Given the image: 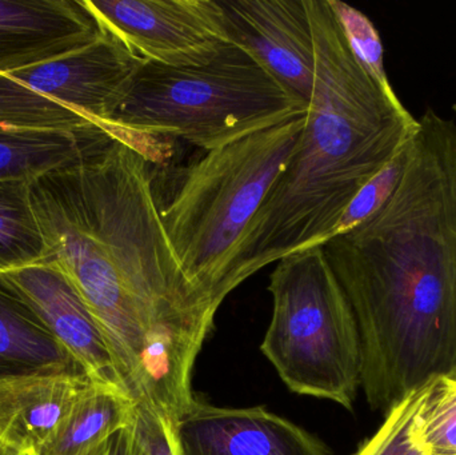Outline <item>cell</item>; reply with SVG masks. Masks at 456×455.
<instances>
[{
    "instance_id": "1",
    "label": "cell",
    "mask_w": 456,
    "mask_h": 455,
    "mask_svg": "<svg viewBox=\"0 0 456 455\" xmlns=\"http://www.w3.org/2000/svg\"><path fill=\"white\" fill-rule=\"evenodd\" d=\"M154 139L106 150L31 183L51 258L109 342L126 394L174 427L191 402L195 361L218 310L187 280L152 189Z\"/></svg>"
},
{
    "instance_id": "2",
    "label": "cell",
    "mask_w": 456,
    "mask_h": 455,
    "mask_svg": "<svg viewBox=\"0 0 456 455\" xmlns=\"http://www.w3.org/2000/svg\"><path fill=\"white\" fill-rule=\"evenodd\" d=\"M324 256L355 315L362 386L383 413L436 377L456 378V125L434 110L393 197Z\"/></svg>"
},
{
    "instance_id": "3",
    "label": "cell",
    "mask_w": 456,
    "mask_h": 455,
    "mask_svg": "<svg viewBox=\"0 0 456 455\" xmlns=\"http://www.w3.org/2000/svg\"><path fill=\"white\" fill-rule=\"evenodd\" d=\"M315 82L305 127L249 224L233 286L335 237L346 208L419 130L354 55L329 0H307Z\"/></svg>"
},
{
    "instance_id": "4",
    "label": "cell",
    "mask_w": 456,
    "mask_h": 455,
    "mask_svg": "<svg viewBox=\"0 0 456 455\" xmlns=\"http://www.w3.org/2000/svg\"><path fill=\"white\" fill-rule=\"evenodd\" d=\"M305 115L208 152L184 174L160 218L187 280L216 307L235 290L241 243L305 127Z\"/></svg>"
},
{
    "instance_id": "5",
    "label": "cell",
    "mask_w": 456,
    "mask_h": 455,
    "mask_svg": "<svg viewBox=\"0 0 456 455\" xmlns=\"http://www.w3.org/2000/svg\"><path fill=\"white\" fill-rule=\"evenodd\" d=\"M305 114L254 56L230 45L202 67L142 61L107 126L125 135L183 139L210 152Z\"/></svg>"
},
{
    "instance_id": "6",
    "label": "cell",
    "mask_w": 456,
    "mask_h": 455,
    "mask_svg": "<svg viewBox=\"0 0 456 455\" xmlns=\"http://www.w3.org/2000/svg\"><path fill=\"white\" fill-rule=\"evenodd\" d=\"M268 291L273 318L260 350L292 393L353 410L362 386L355 315L323 248L276 262Z\"/></svg>"
},
{
    "instance_id": "7",
    "label": "cell",
    "mask_w": 456,
    "mask_h": 455,
    "mask_svg": "<svg viewBox=\"0 0 456 455\" xmlns=\"http://www.w3.org/2000/svg\"><path fill=\"white\" fill-rule=\"evenodd\" d=\"M142 61L103 29L85 47L0 74V126L48 131L109 127Z\"/></svg>"
},
{
    "instance_id": "8",
    "label": "cell",
    "mask_w": 456,
    "mask_h": 455,
    "mask_svg": "<svg viewBox=\"0 0 456 455\" xmlns=\"http://www.w3.org/2000/svg\"><path fill=\"white\" fill-rule=\"evenodd\" d=\"M104 31L138 58L168 67H202L227 45L216 0H86Z\"/></svg>"
},
{
    "instance_id": "9",
    "label": "cell",
    "mask_w": 456,
    "mask_h": 455,
    "mask_svg": "<svg viewBox=\"0 0 456 455\" xmlns=\"http://www.w3.org/2000/svg\"><path fill=\"white\" fill-rule=\"evenodd\" d=\"M233 45L254 56L305 107L315 82L307 0H219Z\"/></svg>"
},
{
    "instance_id": "10",
    "label": "cell",
    "mask_w": 456,
    "mask_h": 455,
    "mask_svg": "<svg viewBox=\"0 0 456 455\" xmlns=\"http://www.w3.org/2000/svg\"><path fill=\"white\" fill-rule=\"evenodd\" d=\"M179 455H331L323 443L265 408H218L194 400L174 429Z\"/></svg>"
},
{
    "instance_id": "11",
    "label": "cell",
    "mask_w": 456,
    "mask_h": 455,
    "mask_svg": "<svg viewBox=\"0 0 456 455\" xmlns=\"http://www.w3.org/2000/svg\"><path fill=\"white\" fill-rule=\"evenodd\" d=\"M3 275L20 291L94 382L126 393L101 325L55 259Z\"/></svg>"
},
{
    "instance_id": "12",
    "label": "cell",
    "mask_w": 456,
    "mask_h": 455,
    "mask_svg": "<svg viewBox=\"0 0 456 455\" xmlns=\"http://www.w3.org/2000/svg\"><path fill=\"white\" fill-rule=\"evenodd\" d=\"M102 34L86 0H0V74L66 55Z\"/></svg>"
},
{
    "instance_id": "13",
    "label": "cell",
    "mask_w": 456,
    "mask_h": 455,
    "mask_svg": "<svg viewBox=\"0 0 456 455\" xmlns=\"http://www.w3.org/2000/svg\"><path fill=\"white\" fill-rule=\"evenodd\" d=\"M91 382L90 377L64 373L2 382L0 443L24 455L39 453Z\"/></svg>"
},
{
    "instance_id": "14",
    "label": "cell",
    "mask_w": 456,
    "mask_h": 455,
    "mask_svg": "<svg viewBox=\"0 0 456 455\" xmlns=\"http://www.w3.org/2000/svg\"><path fill=\"white\" fill-rule=\"evenodd\" d=\"M61 373L87 376L20 291L0 274V384Z\"/></svg>"
},
{
    "instance_id": "15",
    "label": "cell",
    "mask_w": 456,
    "mask_h": 455,
    "mask_svg": "<svg viewBox=\"0 0 456 455\" xmlns=\"http://www.w3.org/2000/svg\"><path fill=\"white\" fill-rule=\"evenodd\" d=\"M122 134L104 126L79 131L28 130L0 126V182H32L80 165Z\"/></svg>"
},
{
    "instance_id": "16",
    "label": "cell",
    "mask_w": 456,
    "mask_h": 455,
    "mask_svg": "<svg viewBox=\"0 0 456 455\" xmlns=\"http://www.w3.org/2000/svg\"><path fill=\"white\" fill-rule=\"evenodd\" d=\"M135 403L122 390L91 382L55 437L37 455H99L112 435L133 422Z\"/></svg>"
},
{
    "instance_id": "17",
    "label": "cell",
    "mask_w": 456,
    "mask_h": 455,
    "mask_svg": "<svg viewBox=\"0 0 456 455\" xmlns=\"http://www.w3.org/2000/svg\"><path fill=\"white\" fill-rule=\"evenodd\" d=\"M50 259L29 183L0 182V274Z\"/></svg>"
},
{
    "instance_id": "18",
    "label": "cell",
    "mask_w": 456,
    "mask_h": 455,
    "mask_svg": "<svg viewBox=\"0 0 456 455\" xmlns=\"http://www.w3.org/2000/svg\"><path fill=\"white\" fill-rule=\"evenodd\" d=\"M411 437L423 455H456V378L436 377L423 386Z\"/></svg>"
},
{
    "instance_id": "19",
    "label": "cell",
    "mask_w": 456,
    "mask_h": 455,
    "mask_svg": "<svg viewBox=\"0 0 456 455\" xmlns=\"http://www.w3.org/2000/svg\"><path fill=\"white\" fill-rule=\"evenodd\" d=\"M354 55L374 82L388 95H396L385 67V50L379 32L362 11L340 0H329Z\"/></svg>"
},
{
    "instance_id": "20",
    "label": "cell",
    "mask_w": 456,
    "mask_h": 455,
    "mask_svg": "<svg viewBox=\"0 0 456 455\" xmlns=\"http://www.w3.org/2000/svg\"><path fill=\"white\" fill-rule=\"evenodd\" d=\"M419 131V130H418ZM414 138L407 142L398 154L390 160L383 170H380L356 197L351 200L348 207L346 208L339 224H338L335 235L343 234L348 230L358 226L362 222L377 213L398 189L402 178L406 174L414 151Z\"/></svg>"
},
{
    "instance_id": "21",
    "label": "cell",
    "mask_w": 456,
    "mask_h": 455,
    "mask_svg": "<svg viewBox=\"0 0 456 455\" xmlns=\"http://www.w3.org/2000/svg\"><path fill=\"white\" fill-rule=\"evenodd\" d=\"M425 386V385H423ZM423 386L388 409L385 421L374 435L364 441L354 455H423L411 437V424Z\"/></svg>"
},
{
    "instance_id": "22",
    "label": "cell",
    "mask_w": 456,
    "mask_h": 455,
    "mask_svg": "<svg viewBox=\"0 0 456 455\" xmlns=\"http://www.w3.org/2000/svg\"><path fill=\"white\" fill-rule=\"evenodd\" d=\"M131 429L146 455H179L173 433L147 406L135 403Z\"/></svg>"
},
{
    "instance_id": "23",
    "label": "cell",
    "mask_w": 456,
    "mask_h": 455,
    "mask_svg": "<svg viewBox=\"0 0 456 455\" xmlns=\"http://www.w3.org/2000/svg\"><path fill=\"white\" fill-rule=\"evenodd\" d=\"M99 455H146L139 445L131 425L112 435Z\"/></svg>"
},
{
    "instance_id": "24",
    "label": "cell",
    "mask_w": 456,
    "mask_h": 455,
    "mask_svg": "<svg viewBox=\"0 0 456 455\" xmlns=\"http://www.w3.org/2000/svg\"><path fill=\"white\" fill-rule=\"evenodd\" d=\"M0 455H24L18 453V451H12V449L5 448L0 443Z\"/></svg>"
},
{
    "instance_id": "25",
    "label": "cell",
    "mask_w": 456,
    "mask_h": 455,
    "mask_svg": "<svg viewBox=\"0 0 456 455\" xmlns=\"http://www.w3.org/2000/svg\"><path fill=\"white\" fill-rule=\"evenodd\" d=\"M452 110H454L455 115H456V104H454V107H452Z\"/></svg>"
}]
</instances>
